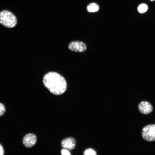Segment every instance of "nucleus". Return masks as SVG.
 <instances>
[{"mask_svg": "<svg viewBox=\"0 0 155 155\" xmlns=\"http://www.w3.org/2000/svg\"><path fill=\"white\" fill-rule=\"evenodd\" d=\"M5 111V108L3 104L0 103V117L3 116Z\"/></svg>", "mask_w": 155, "mask_h": 155, "instance_id": "obj_11", "label": "nucleus"}, {"mask_svg": "<svg viewBox=\"0 0 155 155\" xmlns=\"http://www.w3.org/2000/svg\"><path fill=\"white\" fill-rule=\"evenodd\" d=\"M76 141L72 137H68L63 140L61 142V145L64 148L68 150L74 149L76 146Z\"/></svg>", "mask_w": 155, "mask_h": 155, "instance_id": "obj_7", "label": "nucleus"}, {"mask_svg": "<svg viewBox=\"0 0 155 155\" xmlns=\"http://www.w3.org/2000/svg\"><path fill=\"white\" fill-rule=\"evenodd\" d=\"M4 154V150L2 145L0 144V155H3Z\"/></svg>", "mask_w": 155, "mask_h": 155, "instance_id": "obj_13", "label": "nucleus"}, {"mask_svg": "<svg viewBox=\"0 0 155 155\" xmlns=\"http://www.w3.org/2000/svg\"><path fill=\"white\" fill-rule=\"evenodd\" d=\"M0 23L9 28L14 27L17 23L16 17L11 12L4 10L0 12Z\"/></svg>", "mask_w": 155, "mask_h": 155, "instance_id": "obj_2", "label": "nucleus"}, {"mask_svg": "<svg viewBox=\"0 0 155 155\" xmlns=\"http://www.w3.org/2000/svg\"><path fill=\"white\" fill-rule=\"evenodd\" d=\"M69 49L72 51L82 53L86 51L87 46L84 42L78 41H74L71 42L68 44Z\"/></svg>", "mask_w": 155, "mask_h": 155, "instance_id": "obj_4", "label": "nucleus"}, {"mask_svg": "<svg viewBox=\"0 0 155 155\" xmlns=\"http://www.w3.org/2000/svg\"><path fill=\"white\" fill-rule=\"evenodd\" d=\"M61 154L62 155H70L71 154L68 150L65 148L61 150Z\"/></svg>", "mask_w": 155, "mask_h": 155, "instance_id": "obj_12", "label": "nucleus"}, {"mask_svg": "<svg viewBox=\"0 0 155 155\" xmlns=\"http://www.w3.org/2000/svg\"><path fill=\"white\" fill-rule=\"evenodd\" d=\"M99 7L95 3H91L89 4L86 7V10L89 12H95L98 11Z\"/></svg>", "mask_w": 155, "mask_h": 155, "instance_id": "obj_8", "label": "nucleus"}, {"mask_svg": "<svg viewBox=\"0 0 155 155\" xmlns=\"http://www.w3.org/2000/svg\"><path fill=\"white\" fill-rule=\"evenodd\" d=\"M148 7L145 4L142 3L140 4L137 7L138 11L140 13L146 12L148 10Z\"/></svg>", "mask_w": 155, "mask_h": 155, "instance_id": "obj_9", "label": "nucleus"}, {"mask_svg": "<svg viewBox=\"0 0 155 155\" xmlns=\"http://www.w3.org/2000/svg\"><path fill=\"white\" fill-rule=\"evenodd\" d=\"M36 141V136L33 133H30L24 136L22 142L25 147L27 148H30L35 144Z\"/></svg>", "mask_w": 155, "mask_h": 155, "instance_id": "obj_5", "label": "nucleus"}, {"mask_svg": "<svg viewBox=\"0 0 155 155\" xmlns=\"http://www.w3.org/2000/svg\"><path fill=\"white\" fill-rule=\"evenodd\" d=\"M138 108L142 113L147 115L150 113L153 110V107L151 104L146 101H143L140 103Z\"/></svg>", "mask_w": 155, "mask_h": 155, "instance_id": "obj_6", "label": "nucleus"}, {"mask_svg": "<svg viewBox=\"0 0 155 155\" xmlns=\"http://www.w3.org/2000/svg\"><path fill=\"white\" fill-rule=\"evenodd\" d=\"M45 87L52 94L60 95L67 89V83L62 75L55 72H49L44 76L42 80Z\"/></svg>", "mask_w": 155, "mask_h": 155, "instance_id": "obj_1", "label": "nucleus"}, {"mask_svg": "<svg viewBox=\"0 0 155 155\" xmlns=\"http://www.w3.org/2000/svg\"><path fill=\"white\" fill-rule=\"evenodd\" d=\"M142 135L143 139L148 142L155 141V124L146 126L143 129Z\"/></svg>", "mask_w": 155, "mask_h": 155, "instance_id": "obj_3", "label": "nucleus"}, {"mask_svg": "<svg viewBox=\"0 0 155 155\" xmlns=\"http://www.w3.org/2000/svg\"><path fill=\"white\" fill-rule=\"evenodd\" d=\"M150 0L151 1H155V0Z\"/></svg>", "mask_w": 155, "mask_h": 155, "instance_id": "obj_14", "label": "nucleus"}, {"mask_svg": "<svg viewBox=\"0 0 155 155\" xmlns=\"http://www.w3.org/2000/svg\"><path fill=\"white\" fill-rule=\"evenodd\" d=\"M85 155H96V152L94 149L92 148H89L86 150L84 152Z\"/></svg>", "mask_w": 155, "mask_h": 155, "instance_id": "obj_10", "label": "nucleus"}]
</instances>
